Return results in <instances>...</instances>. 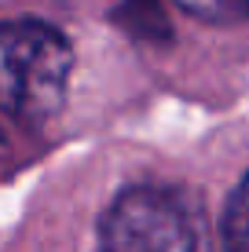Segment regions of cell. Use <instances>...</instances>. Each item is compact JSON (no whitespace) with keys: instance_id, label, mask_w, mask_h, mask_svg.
Segmentation results:
<instances>
[{"instance_id":"2","label":"cell","mask_w":249,"mask_h":252,"mask_svg":"<svg viewBox=\"0 0 249 252\" xmlns=\"http://www.w3.org/2000/svg\"><path fill=\"white\" fill-rule=\"evenodd\" d=\"M99 252H205L202 216L169 187H128L103 216Z\"/></svg>"},{"instance_id":"5","label":"cell","mask_w":249,"mask_h":252,"mask_svg":"<svg viewBox=\"0 0 249 252\" xmlns=\"http://www.w3.org/2000/svg\"><path fill=\"white\" fill-rule=\"evenodd\" d=\"M187 11L202 15L213 22H235V19H249V0H179Z\"/></svg>"},{"instance_id":"3","label":"cell","mask_w":249,"mask_h":252,"mask_svg":"<svg viewBox=\"0 0 249 252\" xmlns=\"http://www.w3.org/2000/svg\"><path fill=\"white\" fill-rule=\"evenodd\" d=\"M107 11L136 40H165L169 37L165 0H107Z\"/></svg>"},{"instance_id":"1","label":"cell","mask_w":249,"mask_h":252,"mask_svg":"<svg viewBox=\"0 0 249 252\" xmlns=\"http://www.w3.org/2000/svg\"><path fill=\"white\" fill-rule=\"evenodd\" d=\"M73 48L55 26L37 19L0 22V121L40 128L59 114Z\"/></svg>"},{"instance_id":"4","label":"cell","mask_w":249,"mask_h":252,"mask_svg":"<svg viewBox=\"0 0 249 252\" xmlns=\"http://www.w3.org/2000/svg\"><path fill=\"white\" fill-rule=\"evenodd\" d=\"M224 249L227 252H249V176L235 187L224 212Z\"/></svg>"}]
</instances>
